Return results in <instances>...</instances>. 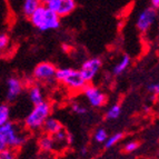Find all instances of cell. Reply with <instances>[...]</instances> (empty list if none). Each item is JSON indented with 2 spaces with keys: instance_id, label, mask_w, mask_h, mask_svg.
Here are the masks:
<instances>
[{
  "instance_id": "26",
  "label": "cell",
  "mask_w": 159,
  "mask_h": 159,
  "mask_svg": "<svg viewBox=\"0 0 159 159\" xmlns=\"http://www.w3.org/2000/svg\"><path fill=\"white\" fill-rule=\"evenodd\" d=\"M150 3H151V7L154 9H158L159 7V0H150Z\"/></svg>"
},
{
  "instance_id": "5",
  "label": "cell",
  "mask_w": 159,
  "mask_h": 159,
  "mask_svg": "<svg viewBox=\"0 0 159 159\" xmlns=\"http://www.w3.org/2000/svg\"><path fill=\"white\" fill-rule=\"evenodd\" d=\"M157 19V10L154 9L152 7L143 9L139 15L136 20V27L137 29L141 32H146L150 29L152 25L155 24Z\"/></svg>"
},
{
  "instance_id": "7",
  "label": "cell",
  "mask_w": 159,
  "mask_h": 159,
  "mask_svg": "<svg viewBox=\"0 0 159 159\" xmlns=\"http://www.w3.org/2000/svg\"><path fill=\"white\" fill-rule=\"evenodd\" d=\"M101 67V60L100 58L93 57V58L87 59V60L81 65L80 68V74H81L82 78L85 79V81L87 84H89L90 81H93L95 79V77L98 74L99 69Z\"/></svg>"
},
{
  "instance_id": "13",
  "label": "cell",
  "mask_w": 159,
  "mask_h": 159,
  "mask_svg": "<svg viewBox=\"0 0 159 159\" xmlns=\"http://www.w3.org/2000/svg\"><path fill=\"white\" fill-rule=\"evenodd\" d=\"M29 99L34 106L43 101V93L39 86H32L29 89Z\"/></svg>"
},
{
  "instance_id": "24",
  "label": "cell",
  "mask_w": 159,
  "mask_h": 159,
  "mask_svg": "<svg viewBox=\"0 0 159 159\" xmlns=\"http://www.w3.org/2000/svg\"><path fill=\"white\" fill-rule=\"evenodd\" d=\"M9 43V38L7 34H0V51H2L3 49H6V47Z\"/></svg>"
},
{
  "instance_id": "2",
  "label": "cell",
  "mask_w": 159,
  "mask_h": 159,
  "mask_svg": "<svg viewBox=\"0 0 159 159\" xmlns=\"http://www.w3.org/2000/svg\"><path fill=\"white\" fill-rule=\"evenodd\" d=\"M57 80L61 84H64L66 87L71 89L74 91H80L84 90L86 86L88 85L82 78L81 74L79 70L74 68H59L57 69L56 76Z\"/></svg>"
},
{
  "instance_id": "15",
  "label": "cell",
  "mask_w": 159,
  "mask_h": 159,
  "mask_svg": "<svg viewBox=\"0 0 159 159\" xmlns=\"http://www.w3.org/2000/svg\"><path fill=\"white\" fill-rule=\"evenodd\" d=\"M39 147L45 151H51L56 148L55 147V143L51 136L45 135L39 139Z\"/></svg>"
},
{
  "instance_id": "17",
  "label": "cell",
  "mask_w": 159,
  "mask_h": 159,
  "mask_svg": "<svg viewBox=\"0 0 159 159\" xmlns=\"http://www.w3.org/2000/svg\"><path fill=\"white\" fill-rule=\"evenodd\" d=\"M9 118H10V109L9 106L2 103L0 105V127L5 124L9 121Z\"/></svg>"
},
{
  "instance_id": "20",
  "label": "cell",
  "mask_w": 159,
  "mask_h": 159,
  "mask_svg": "<svg viewBox=\"0 0 159 159\" xmlns=\"http://www.w3.org/2000/svg\"><path fill=\"white\" fill-rule=\"evenodd\" d=\"M71 109H72V111H74L75 114L80 115V116H85V115L88 114V109L86 108L85 106H82V105L77 103V102L72 103Z\"/></svg>"
},
{
  "instance_id": "6",
  "label": "cell",
  "mask_w": 159,
  "mask_h": 159,
  "mask_svg": "<svg viewBox=\"0 0 159 159\" xmlns=\"http://www.w3.org/2000/svg\"><path fill=\"white\" fill-rule=\"evenodd\" d=\"M76 0H51L46 7L57 13L59 17H66L76 9Z\"/></svg>"
},
{
  "instance_id": "8",
  "label": "cell",
  "mask_w": 159,
  "mask_h": 159,
  "mask_svg": "<svg viewBox=\"0 0 159 159\" xmlns=\"http://www.w3.org/2000/svg\"><path fill=\"white\" fill-rule=\"evenodd\" d=\"M84 95L87 98L89 105L93 108H100L107 102V96L100 89L93 86H86L84 89Z\"/></svg>"
},
{
  "instance_id": "16",
  "label": "cell",
  "mask_w": 159,
  "mask_h": 159,
  "mask_svg": "<svg viewBox=\"0 0 159 159\" xmlns=\"http://www.w3.org/2000/svg\"><path fill=\"white\" fill-rule=\"evenodd\" d=\"M121 115V107L118 105V103H114L110 108L107 110V119L109 120H116L118 119Z\"/></svg>"
},
{
  "instance_id": "12",
  "label": "cell",
  "mask_w": 159,
  "mask_h": 159,
  "mask_svg": "<svg viewBox=\"0 0 159 159\" xmlns=\"http://www.w3.org/2000/svg\"><path fill=\"white\" fill-rule=\"evenodd\" d=\"M41 5L40 0H24L22 3V12L25 16L30 17L34 11L37 10V8Z\"/></svg>"
},
{
  "instance_id": "25",
  "label": "cell",
  "mask_w": 159,
  "mask_h": 159,
  "mask_svg": "<svg viewBox=\"0 0 159 159\" xmlns=\"http://www.w3.org/2000/svg\"><path fill=\"white\" fill-rule=\"evenodd\" d=\"M8 147H7V143H6V140L5 138L2 137V135L0 134V152L2 150H5V149H7Z\"/></svg>"
},
{
  "instance_id": "4",
  "label": "cell",
  "mask_w": 159,
  "mask_h": 159,
  "mask_svg": "<svg viewBox=\"0 0 159 159\" xmlns=\"http://www.w3.org/2000/svg\"><path fill=\"white\" fill-rule=\"evenodd\" d=\"M0 134L5 138L7 147L10 149H18L26 143V137L24 134L19 133L18 127L12 122H7L0 127Z\"/></svg>"
},
{
  "instance_id": "9",
  "label": "cell",
  "mask_w": 159,
  "mask_h": 159,
  "mask_svg": "<svg viewBox=\"0 0 159 159\" xmlns=\"http://www.w3.org/2000/svg\"><path fill=\"white\" fill-rule=\"evenodd\" d=\"M57 68L51 62H40L34 67V76L40 81H50L56 76Z\"/></svg>"
},
{
  "instance_id": "11",
  "label": "cell",
  "mask_w": 159,
  "mask_h": 159,
  "mask_svg": "<svg viewBox=\"0 0 159 159\" xmlns=\"http://www.w3.org/2000/svg\"><path fill=\"white\" fill-rule=\"evenodd\" d=\"M43 128V130L46 131L47 135L53 136L55 134H57L58 131H60V130L62 129V125L60 124L59 120L49 117V118H47V120L45 121Z\"/></svg>"
},
{
  "instance_id": "23",
  "label": "cell",
  "mask_w": 159,
  "mask_h": 159,
  "mask_svg": "<svg viewBox=\"0 0 159 159\" xmlns=\"http://www.w3.org/2000/svg\"><path fill=\"white\" fill-rule=\"evenodd\" d=\"M139 147V143L137 141H129V143H126L125 146V151L126 152H134L136 151Z\"/></svg>"
},
{
  "instance_id": "27",
  "label": "cell",
  "mask_w": 159,
  "mask_h": 159,
  "mask_svg": "<svg viewBox=\"0 0 159 159\" xmlns=\"http://www.w3.org/2000/svg\"><path fill=\"white\" fill-rule=\"evenodd\" d=\"M49 1H51V0H40V3H41V5H43V6H46L48 2H49Z\"/></svg>"
},
{
  "instance_id": "21",
  "label": "cell",
  "mask_w": 159,
  "mask_h": 159,
  "mask_svg": "<svg viewBox=\"0 0 159 159\" xmlns=\"http://www.w3.org/2000/svg\"><path fill=\"white\" fill-rule=\"evenodd\" d=\"M0 159H17L16 151L10 148L5 149L0 152Z\"/></svg>"
},
{
  "instance_id": "10",
  "label": "cell",
  "mask_w": 159,
  "mask_h": 159,
  "mask_svg": "<svg viewBox=\"0 0 159 159\" xmlns=\"http://www.w3.org/2000/svg\"><path fill=\"white\" fill-rule=\"evenodd\" d=\"M24 86L20 79L16 77H10L7 80V99L9 101H15L22 93Z\"/></svg>"
},
{
  "instance_id": "18",
  "label": "cell",
  "mask_w": 159,
  "mask_h": 159,
  "mask_svg": "<svg viewBox=\"0 0 159 159\" xmlns=\"http://www.w3.org/2000/svg\"><path fill=\"white\" fill-rule=\"evenodd\" d=\"M124 137V134L122 133H118V134H115V135L110 136V137L107 138V140L105 141V148H111L116 145L117 143L119 140H121V138Z\"/></svg>"
},
{
  "instance_id": "1",
  "label": "cell",
  "mask_w": 159,
  "mask_h": 159,
  "mask_svg": "<svg viewBox=\"0 0 159 159\" xmlns=\"http://www.w3.org/2000/svg\"><path fill=\"white\" fill-rule=\"evenodd\" d=\"M29 18L32 26L38 28L40 31L58 29L60 26V17L43 5H40Z\"/></svg>"
},
{
  "instance_id": "22",
  "label": "cell",
  "mask_w": 159,
  "mask_h": 159,
  "mask_svg": "<svg viewBox=\"0 0 159 159\" xmlns=\"http://www.w3.org/2000/svg\"><path fill=\"white\" fill-rule=\"evenodd\" d=\"M147 89H148L149 93H151L152 97H154V98H156L157 96H158V93H159L158 82H151V84H149L148 87H147Z\"/></svg>"
},
{
  "instance_id": "19",
  "label": "cell",
  "mask_w": 159,
  "mask_h": 159,
  "mask_svg": "<svg viewBox=\"0 0 159 159\" xmlns=\"http://www.w3.org/2000/svg\"><path fill=\"white\" fill-rule=\"evenodd\" d=\"M93 138H95V140L97 141V143H103L107 140V138H108V134H107V131L105 129L99 128V129L95 133V137Z\"/></svg>"
},
{
  "instance_id": "3",
  "label": "cell",
  "mask_w": 159,
  "mask_h": 159,
  "mask_svg": "<svg viewBox=\"0 0 159 159\" xmlns=\"http://www.w3.org/2000/svg\"><path fill=\"white\" fill-rule=\"evenodd\" d=\"M50 114L51 105L48 101L43 100V102L38 103L32 108V110L25 119V125L30 130L40 129V128H43L47 118L50 117Z\"/></svg>"
},
{
  "instance_id": "14",
  "label": "cell",
  "mask_w": 159,
  "mask_h": 159,
  "mask_svg": "<svg viewBox=\"0 0 159 159\" xmlns=\"http://www.w3.org/2000/svg\"><path fill=\"white\" fill-rule=\"evenodd\" d=\"M129 65H130V57L128 55H125V56H122V58L118 61V64L114 67L112 72H114L115 76H119V75L124 74L127 70Z\"/></svg>"
}]
</instances>
